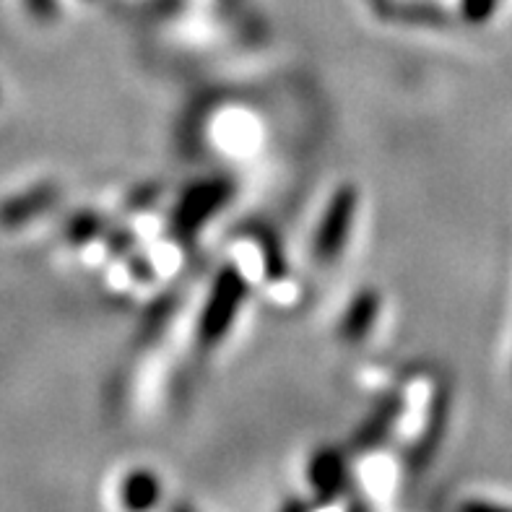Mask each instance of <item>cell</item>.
<instances>
[{
  "label": "cell",
  "mask_w": 512,
  "mask_h": 512,
  "mask_svg": "<svg viewBox=\"0 0 512 512\" xmlns=\"http://www.w3.org/2000/svg\"><path fill=\"white\" fill-rule=\"evenodd\" d=\"M284 512H307V510H305V505H302V502L294 500V502H289V505L284 507Z\"/></svg>",
  "instance_id": "6"
},
{
  "label": "cell",
  "mask_w": 512,
  "mask_h": 512,
  "mask_svg": "<svg viewBox=\"0 0 512 512\" xmlns=\"http://www.w3.org/2000/svg\"><path fill=\"white\" fill-rule=\"evenodd\" d=\"M461 512H512L507 507L500 505H489V502H481V500H471L461 507Z\"/></svg>",
  "instance_id": "5"
},
{
  "label": "cell",
  "mask_w": 512,
  "mask_h": 512,
  "mask_svg": "<svg viewBox=\"0 0 512 512\" xmlns=\"http://www.w3.org/2000/svg\"><path fill=\"white\" fill-rule=\"evenodd\" d=\"M354 208H357V193H354V188H344L333 198L331 208H328V214H325L323 224H320L318 242H315L318 258L333 260L338 255V250L344 247L349 224L354 221Z\"/></svg>",
  "instance_id": "2"
},
{
  "label": "cell",
  "mask_w": 512,
  "mask_h": 512,
  "mask_svg": "<svg viewBox=\"0 0 512 512\" xmlns=\"http://www.w3.org/2000/svg\"><path fill=\"white\" fill-rule=\"evenodd\" d=\"M172 512H193V510H190V507H185V505H180V507H175Z\"/></svg>",
  "instance_id": "7"
},
{
  "label": "cell",
  "mask_w": 512,
  "mask_h": 512,
  "mask_svg": "<svg viewBox=\"0 0 512 512\" xmlns=\"http://www.w3.org/2000/svg\"><path fill=\"white\" fill-rule=\"evenodd\" d=\"M242 284L234 273H224L221 281L216 284L214 294H211V302H208L206 312H203V323H201V338L214 344L219 341L221 333L227 331L229 323L234 320V312L242 302Z\"/></svg>",
  "instance_id": "1"
},
{
  "label": "cell",
  "mask_w": 512,
  "mask_h": 512,
  "mask_svg": "<svg viewBox=\"0 0 512 512\" xmlns=\"http://www.w3.org/2000/svg\"><path fill=\"white\" fill-rule=\"evenodd\" d=\"M162 497V484L151 471H133L125 476L120 487V500L128 512H151L159 505Z\"/></svg>",
  "instance_id": "4"
},
{
  "label": "cell",
  "mask_w": 512,
  "mask_h": 512,
  "mask_svg": "<svg viewBox=\"0 0 512 512\" xmlns=\"http://www.w3.org/2000/svg\"><path fill=\"white\" fill-rule=\"evenodd\" d=\"M310 484L323 502L336 500L346 487V463L336 450H323L310 461Z\"/></svg>",
  "instance_id": "3"
}]
</instances>
